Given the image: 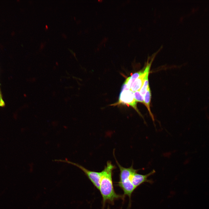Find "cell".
Wrapping results in <instances>:
<instances>
[{
	"mask_svg": "<svg viewBox=\"0 0 209 209\" xmlns=\"http://www.w3.org/2000/svg\"><path fill=\"white\" fill-rule=\"evenodd\" d=\"M116 168L111 162L108 161L104 169L101 172V177L99 190L102 198L104 206L106 203L113 204L114 201L122 197L115 192L112 180L113 170Z\"/></svg>",
	"mask_w": 209,
	"mask_h": 209,
	"instance_id": "1",
	"label": "cell"
},
{
	"mask_svg": "<svg viewBox=\"0 0 209 209\" xmlns=\"http://www.w3.org/2000/svg\"><path fill=\"white\" fill-rule=\"evenodd\" d=\"M114 156L120 172L119 180L118 185L123 190V195L129 197L130 203L132 194L136 189L131 182V176L133 174L138 172L140 169H134L133 165L128 168H125L122 166L116 160L114 155Z\"/></svg>",
	"mask_w": 209,
	"mask_h": 209,
	"instance_id": "2",
	"label": "cell"
},
{
	"mask_svg": "<svg viewBox=\"0 0 209 209\" xmlns=\"http://www.w3.org/2000/svg\"><path fill=\"white\" fill-rule=\"evenodd\" d=\"M137 102L135 100L134 92L129 89L121 91L118 101L110 105L111 106H116L121 105H127L133 107L142 117V114L138 109L137 106Z\"/></svg>",
	"mask_w": 209,
	"mask_h": 209,
	"instance_id": "3",
	"label": "cell"
},
{
	"mask_svg": "<svg viewBox=\"0 0 209 209\" xmlns=\"http://www.w3.org/2000/svg\"><path fill=\"white\" fill-rule=\"evenodd\" d=\"M59 161H65L78 167L84 172L95 187L99 190L101 177V172H98L89 170L79 164L68 161H66L60 160Z\"/></svg>",
	"mask_w": 209,
	"mask_h": 209,
	"instance_id": "4",
	"label": "cell"
},
{
	"mask_svg": "<svg viewBox=\"0 0 209 209\" xmlns=\"http://www.w3.org/2000/svg\"><path fill=\"white\" fill-rule=\"evenodd\" d=\"M153 60L150 62H147L145 68L144 73L140 75L133 83L130 90L133 92L139 91L143 86L145 80L148 78L149 70Z\"/></svg>",
	"mask_w": 209,
	"mask_h": 209,
	"instance_id": "5",
	"label": "cell"
},
{
	"mask_svg": "<svg viewBox=\"0 0 209 209\" xmlns=\"http://www.w3.org/2000/svg\"><path fill=\"white\" fill-rule=\"evenodd\" d=\"M136 172L132 174L131 177V182L136 189L138 187L144 183L147 182L150 183H153L152 181L148 179V177L155 173L154 170L146 174H142Z\"/></svg>",
	"mask_w": 209,
	"mask_h": 209,
	"instance_id": "6",
	"label": "cell"
},
{
	"mask_svg": "<svg viewBox=\"0 0 209 209\" xmlns=\"http://www.w3.org/2000/svg\"><path fill=\"white\" fill-rule=\"evenodd\" d=\"M151 92L149 86L148 87L144 97V100L145 105L147 107L152 119L153 121L154 119L153 114L151 112L150 109V103L151 99Z\"/></svg>",
	"mask_w": 209,
	"mask_h": 209,
	"instance_id": "7",
	"label": "cell"
},
{
	"mask_svg": "<svg viewBox=\"0 0 209 209\" xmlns=\"http://www.w3.org/2000/svg\"><path fill=\"white\" fill-rule=\"evenodd\" d=\"M149 87L148 80V78H147L145 80L143 86L139 90L140 94L144 97Z\"/></svg>",
	"mask_w": 209,
	"mask_h": 209,
	"instance_id": "8",
	"label": "cell"
},
{
	"mask_svg": "<svg viewBox=\"0 0 209 209\" xmlns=\"http://www.w3.org/2000/svg\"><path fill=\"white\" fill-rule=\"evenodd\" d=\"M134 95L137 102H140L145 105L144 97L140 94L139 91L134 92Z\"/></svg>",
	"mask_w": 209,
	"mask_h": 209,
	"instance_id": "9",
	"label": "cell"
},
{
	"mask_svg": "<svg viewBox=\"0 0 209 209\" xmlns=\"http://www.w3.org/2000/svg\"><path fill=\"white\" fill-rule=\"evenodd\" d=\"M5 103L4 102L3 100L2 95L0 90V107H3L4 106Z\"/></svg>",
	"mask_w": 209,
	"mask_h": 209,
	"instance_id": "10",
	"label": "cell"
},
{
	"mask_svg": "<svg viewBox=\"0 0 209 209\" xmlns=\"http://www.w3.org/2000/svg\"><path fill=\"white\" fill-rule=\"evenodd\" d=\"M107 209H110L109 208V206H108L107 208Z\"/></svg>",
	"mask_w": 209,
	"mask_h": 209,
	"instance_id": "11",
	"label": "cell"
}]
</instances>
